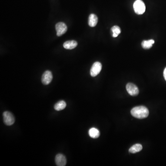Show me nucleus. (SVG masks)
Segmentation results:
<instances>
[{
	"instance_id": "nucleus-12",
	"label": "nucleus",
	"mask_w": 166,
	"mask_h": 166,
	"mask_svg": "<svg viewBox=\"0 0 166 166\" xmlns=\"http://www.w3.org/2000/svg\"><path fill=\"white\" fill-rule=\"evenodd\" d=\"M142 148H143V146L142 145L139 144H135L129 148V152L130 153L134 154L141 151Z\"/></svg>"
},
{
	"instance_id": "nucleus-11",
	"label": "nucleus",
	"mask_w": 166,
	"mask_h": 166,
	"mask_svg": "<svg viewBox=\"0 0 166 166\" xmlns=\"http://www.w3.org/2000/svg\"><path fill=\"white\" fill-rule=\"evenodd\" d=\"M89 134L92 138H97L100 136V132L97 128L93 127L89 129Z\"/></svg>"
},
{
	"instance_id": "nucleus-4",
	"label": "nucleus",
	"mask_w": 166,
	"mask_h": 166,
	"mask_svg": "<svg viewBox=\"0 0 166 166\" xmlns=\"http://www.w3.org/2000/svg\"><path fill=\"white\" fill-rule=\"evenodd\" d=\"M102 69V65L99 62H96L93 64L90 70V74L92 77H96L100 73Z\"/></svg>"
},
{
	"instance_id": "nucleus-9",
	"label": "nucleus",
	"mask_w": 166,
	"mask_h": 166,
	"mask_svg": "<svg viewBox=\"0 0 166 166\" xmlns=\"http://www.w3.org/2000/svg\"><path fill=\"white\" fill-rule=\"evenodd\" d=\"M98 18L96 15L94 14H91L89 15L88 18V24L89 26L93 27L96 26V25L97 24Z\"/></svg>"
},
{
	"instance_id": "nucleus-1",
	"label": "nucleus",
	"mask_w": 166,
	"mask_h": 166,
	"mask_svg": "<svg viewBox=\"0 0 166 166\" xmlns=\"http://www.w3.org/2000/svg\"><path fill=\"white\" fill-rule=\"evenodd\" d=\"M131 113L134 117L142 119L147 118L149 114V111L146 107L144 106H137L133 108Z\"/></svg>"
},
{
	"instance_id": "nucleus-6",
	"label": "nucleus",
	"mask_w": 166,
	"mask_h": 166,
	"mask_svg": "<svg viewBox=\"0 0 166 166\" xmlns=\"http://www.w3.org/2000/svg\"><path fill=\"white\" fill-rule=\"evenodd\" d=\"M55 29L57 32L56 33L57 36L60 37L62 36L63 34H65L67 31V26L63 22H59L56 24L55 26Z\"/></svg>"
},
{
	"instance_id": "nucleus-7",
	"label": "nucleus",
	"mask_w": 166,
	"mask_h": 166,
	"mask_svg": "<svg viewBox=\"0 0 166 166\" xmlns=\"http://www.w3.org/2000/svg\"><path fill=\"white\" fill-rule=\"evenodd\" d=\"M53 79V75L49 71H46L43 73L42 77V82L44 85H48L51 82Z\"/></svg>"
},
{
	"instance_id": "nucleus-5",
	"label": "nucleus",
	"mask_w": 166,
	"mask_h": 166,
	"mask_svg": "<svg viewBox=\"0 0 166 166\" xmlns=\"http://www.w3.org/2000/svg\"><path fill=\"white\" fill-rule=\"evenodd\" d=\"M126 89L127 92L131 96H137L139 94V89L133 83H128L126 85Z\"/></svg>"
},
{
	"instance_id": "nucleus-8",
	"label": "nucleus",
	"mask_w": 166,
	"mask_h": 166,
	"mask_svg": "<svg viewBox=\"0 0 166 166\" xmlns=\"http://www.w3.org/2000/svg\"><path fill=\"white\" fill-rule=\"evenodd\" d=\"M55 163L58 166H65L66 164L65 157L62 154H58L55 158Z\"/></svg>"
},
{
	"instance_id": "nucleus-2",
	"label": "nucleus",
	"mask_w": 166,
	"mask_h": 166,
	"mask_svg": "<svg viewBox=\"0 0 166 166\" xmlns=\"http://www.w3.org/2000/svg\"><path fill=\"white\" fill-rule=\"evenodd\" d=\"M135 12L137 14H142L145 11V6L142 0H136L133 4Z\"/></svg>"
},
{
	"instance_id": "nucleus-16",
	"label": "nucleus",
	"mask_w": 166,
	"mask_h": 166,
	"mask_svg": "<svg viewBox=\"0 0 166 166\" xmlns=\"http://www.w3.org/2000/svg\"><path fill=\"white\" fill-rule=\"evenodd\" d=\"M163 76H164V78H165V80L166 81V67L164 69V72H163Z\"/></svg>"
},
{
	"instance_id": "nucleus-13",
	"label": "nucleus",
	"mask_w": 166,
	"mask_h": 166,
	"mask_svg": "<svg viewBox=\"0 0 166 166\" xmlns=\"http://www.w3.org/2000/svg\"><path fill=\"white\" fill-rule=\"evenodd\" d=\"M155 43V41L153 39L148 40H144L142 42L141 45L144 49H149L152 47L153 44Z\"/></svg>"
},
{
	"instance_id": "nucleus-10",
	"label": "nucleus",
	"mask_w": 166,
	"mask_h": 166,
	"mask_svg": "<svg viewBox=\"0 0 166 166\" xmlns=\"http://www.w3.org/2000/svg\"><path fill=\"white\" fill-rule=\"evenodd\" d=\"M77 43L75 41H67L64 43V48L66 49H72L77 46Z\"/></svg>"
},
{
	"instance_id": "nucleus-14",
	"label": "nucleus",
	"mask_w": 166,
	"mask_h": 166,
	"mask_svg": "<svg viewBox=\"0 0 166 166\" xmlns=\"http://www.w3.org/2000/svg\"><path fill=\"white\" fill-rule=\"evenodd\" d=\"M66 104L64 101H60L54 105V109L56 111H61L65 109Z\"/></svg>"
},
{
	"instance_id": "nucleus-15",
	"label": "nucleus",
	"mask_w": 166,
	"mask_h": 166,
	"mask_svg": "<svg viewBox=\"0 0 166 166\" xmlns=\"http://www.w3.org/2000/svg\"><path fill=\"white\" fill-rule=\"evenodd\" d=\"M112 32V36L113 38H116L118 37V35L121 33V30L120 27L118 26H113L111 28V29Z\"/></svg>"
},
{
	"instance_id": "nucleus-3",
	"label": "nucleus",
	"mask_w": 166,
	"mask_h": 166,
	"mask_svg": "<svg viewBox=\"0 0 166 166\" xmlns=\"http://www.w3.org/2000/svg\"><path fill=\"white\" fill-rule=\"evenodd\" d=\"M3 118L5 124L6 125H11L15 122V118L13 114L9 111H5L3 113Z\"/></svg>"
}]
</instances>
